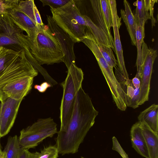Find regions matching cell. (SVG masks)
<instances>
[{
	"label": "cell",
	"instance_id": "obj_28",
	"mask_svg": "<svg viewBox=\"0 0 158 158\" xmlns=\"http://www.w3.org/2000/svg\"><path fill=\"white\" fill-rule=\"evenodd\" d=\"M70 0H40L43 6H48L50 8L56 9L60 8L68 3Z\"/></svg>",
	"mask_w": 158,
	"mask_h": 158
},
{
	"label": "cell",
	"instance_id": "obj_17",
	"mask_svg": "<svg viewBox=\"0 0 158 158\" xmlns=\"http://www.w3.org/2000/svg\"><path fill=\"white\" fill-rule=\"evenodd\" d=\"M92 11L93 17L96 24L95 25L108 38L111 43L114 46V39L110 29L107 27L103 14L99 0L89 1Z\"/></svg>",
	"mask_w": 158,
	"mask_h": 158
},
{
	"label": "cell",
	"instance_id": "obj_10",
	"mask_svg": "<svg viewBox=\"0 0 158 158\" xmlns=\"http://www.w3.org/2000/svg\"><path fill=\"white\" fill-rule=\"evenodd\" d=\"M111 13L113 28L114 33V41L117 58L118 68L122 77L126 80L129 79L128 74L125 67L123 50L120 40L119 29L121 25V18L118 16L117 10L116 1L108 0Z\"/></svg>",
	"mask_w": 158,
	"mask_h": 158
},
{
	"label": "cell",
	"instance_id": "obj_5",
	"mask_svg": "<svg viewBox=\"0 0 158 158\" xmlns=\"http://www.w3.org/2000/svg\"><path fill=\"white\" fill-rule=\"evenodd\" d=\"M52 18L67 33L74 43L81 42L89 30L87 22L76 6L73 0L56 9L50 8Z\"/></svg>",
	"mask_w": 158,
	"mask_h": 158
},
{
	"label": "cell",
	"instance_id": "obj_25",
	"mask_svg": "<svg viewBox=\"0 0 158 158\" xmlns=\"http://www.w3.org/2000/svg\"><path fill=\"white\" fill-rule=\"evenodd\" d=\"M34 158H58L59 152L56 144L44 147L40 152H33Z\"/></svg>",
	"mask_w": 158,
	"mask_h": 158
},
{
	"label": "cell",
	"instance_id": "obj_23",
	"mask_svg": "<svg viewBox=\"0 0 158 158\" xmlns=\"http://www.w3.org/2000/svg\"><path fill=\"white\" fill-rule=\"evenodd\" d=\"M22 149L19 137L15 135L8 137L3 151L6 154V158H18Z\"/></svg>",
	"mask_w": 158,
	"mask_h": 158
},
{
	"label": "cell",
	"instance_id": "obj_13",
	"mask_svg": "<svg viewBox=\"0 0 158 158\" xmlns=\"http://www.w3.org/2000/svg\"><path fill=\"white\" fill-rule=\"evenodd\" d=\"M157 2V0H138L134 2L136 6L134 16L137 24L144 28L146 21L151 19L152 27L155 26L156 21L153 16L154 6Z\"/></svg>",
	"mask_w": 158,
	"mask_h": 158
},
{
	"label": "cell",
	"instance_id": "obj_22",
	"mask_svg": "<svg viewBox=\"0 0 158 158\" xmlns=\"http://www.w3.org/2000/svg\"><path fill=\"white\" fill-rule=\"evenodd\" d=\"M136 47L137 49V57L136 62L137 73L135 77L141 81L142 74V48L145 37L144 28L137 24L136 31Z\"/></svg>",
	"mask_w": 158,
	"mask_h": 158
},
{
	"label": "cell",
	"instance_id": "obj_7",
	"mask_svg": "<svg viewBox=\"0 0 158 158\" xmlns=\"http://www.w3.org/2000/svg\"><path fill=\"white\" fill-rule=\"evenodd\" d=\"M57 124L51 117L39 118L32 125L23 129L19 137L22 149L34 148L48 137L57 133Z\"/></svg>",
	"mask_w": 158,
	"mask_h": 158
},
{
	"label": "cell",
	"instance_id": "obj_11",
	"mask_svg": "<svg viewBox=\"0 0 158 158\" xmlns=\"http://www.w3.org/2000/svg\"><path fill=\"white\" fill-rule=\"evenodd\" d=\"M8 98L0 104V135H7L14 123L22 101Z\"/></svg>",
	"mask_w": 158,
	"mask_h": 158
},
{
	"label": "cell",
	"instance_id": "obj_33",
	"mask_svg": "<svg viewBox=\"0 0 158 158\" xmlns=\"http://www.w3.org/2000/svg\"><path fill=\"white\" fill-rule=\"evenodd\" d=\"M6 154L2 150H0V158H6Z\"/></svg>",
	"mask_w": 158,
	"mask_h": 158
},
{
	"label": "cell",
	"instance_id": "obj_3",
	"mask_svg": "<svg viewBox=\"0 0 158 158\" xmlns=\"http://www.w3.org/2000/svg\"><path fill=\"white\" fill-rule=\"evenodd\" d=\"M38 72L27 59L24 51L16 52L0 47V100L6 99L2 89L10 82L20 77L36 76Z\"/></svg>",
	"mask_w": 158,
	"mask_h": 158
},
{
	"label": "cell",
	"instance_id": "obj_14",
	"mask_svg": "<svg viewBox=\"0 0 158 158\" xmlns=\"http://www.w3.org/2000/svg\"><path fill=\"white\" fill-rule=\"evenodd\" d=\"M8 14L13 21L26 32L32 43H34L36 38L38 27L31 20L23 13L14 9L10 10Z\"/></svg>",
	"mask_w": 158,
	"mask_h": 158
},
{
	"label": "cell",
	"instance_id": "obj_26",
	"mask_svg": "<svg viewBox=\"0 0 158 158\" xmlns=\"http://www.w3.org/2000/svg\"><path fill=\"white\" fill-rule=\"evenodd\" d=\"M102 11L108 27H113L112 19L108 0H99Z\"/></svg>",
	"mask_w": 158,
	"mask_h": 158
},
{
	"label": "cell",
	"instance_id": "obj_16",
	"mask_svg": "<svg viewBox=\"0 0 158 158\" xmlns=\"http://www.w3.org/2000/svg\"><path fill=\"white\" fill-rule=\"evenodd\" d=\"M130 136L132 148L142 156L145 158H149L139 122H137L132 126L130 131Z\"/></svg>",
	"mask_w": 158,
	"mask_h": 158
},
{
	"label": "cell",
	"instance_id": "obj_20",
	"mask_svg": "<svg viewBox=\"0 0 158 158\" xmlns=\"http://www.w3.org/2000/svg\"><path fill=\"white\" fill-rule=\"evenodd\" d=\"M140 126L146 142L149 158H158V134L154 132L144 123H140Z\"/></svg>",
	"mask_w": 158,
	"mask_h": 158
},
{
	"label": "cell",
	"instance_id": "obj_4",
	"mask_svg": "<svg viewBox=\"0 0 158 158\" xmlns=\"http://www.w3.org/2000/svg\"><path fill=\"white\" fill-rule=\"evenodd\" d=\"M35 42L30 47L32 55L40 65L64 62V55L56 38L48 25L37 26Z\"/></svg>",
	"mask_w": 158,
	"mask_h": 158
},
{
	"label": "cell",
	"instance_id": "obj_18",
	"mask_svg": "<svg viewBox=\"0 0 158 158\" xmlns=\"http://www.w3.org/2000/svg\"><path fill=\"white\" fill-rule=\"evenodd\" d=\"M125 10H121V18L125 23L132 45L136 46V31L137 24L128 2L123 1Z\"/></svg>",
	"mask_w": 158,
	"mask_h": 158
},
{
	"label": "cell",
	"instance_id": "obj_15",
	"mask_svg": "<svg viewBox=\"0 0 158 158\" xmlns=\"http://www.w3.org/2000/svg\"><path fill=\"white\" fill-rule=\"evenodd\" d=\"M115 77L121 85L126 95L127 106L135 109L139 106L138 102L140 96V88H136L132 84L131 80H125L119 73Z\"/></svg>",
	"mask_w": 158,
	"mask_h": 158
},
{
	"label": "cell",
	"instance_id": "obj_24",
	"mask_svg": "<svg viewBox=\"0 0 158 158\" xmlns=\"http://www.w3.org/2000/svg\"><path fill=\"white\" fill-rule=\"evenodd\" d=\"M98 48L103 56L109 66L113 69L118 65L112 49L110 47L102 44L97 43Z\"/></svg>",
	"mask_w": 158,
	"mask_h": 158
},
{
	"label": "cell",
	"instance_id": "obj_27",
	"mask_svg": "<svg viewBox=\"0 0 158 158\" xmlns=\"http://www.w3.org/2000/svg\"><path fill=\"white\" fill-rule=\"evenodd\" d=\"M19 0H0V14H8V11L18 5Z\"/></svg>",
	"mask_w": 158,
	"mask_h": 158
},
{
	"label": "cell",
	"instance_id": "obj_12",
	"mask_svg": "<svg viewBox=\"0 0 158 158\" xmlns=\"http://www.w3.org/2000/svg\"><path fill=\"white\" fill-rule=\"evenodd\" d=\"M34 78L29 76H23L6 84L2 89L6 98L22 100L31 90Z\"/></svg>",
	"mask_w": 158,
	"mask_h": 158
},
{
	"label": "cell",
	"instance_id": "obj_19",
	"mask_svg": "<svg viewBox=\"0 0 158 158\" xmlns=\"http://www.w3.org/2000/svg\"><path fill=\"white\" fill-rule=\"evenodd\" d=\"M158 105L153 104L141 112L138 116L139 122L145 123L154 132L158 134Z\"/></svg>",
	"mask_w": 158,
	"mask_h": 158
},
{
	"label": "cell",
	"instance_id": "obj_9",
	"mask_svg": "<svg viewBox=\"0 0 158 158\" xmlns=\"http://www.w3.org/2000/svg\"><path fill=\"white\" fill-rule=\"evenodd\" d=\"M46 16L47 25L61 46L64 55L63 62L68 69L72 64H75L73 50L75 43L69 35L57 25L52 16L48 15Z\"/></svg>",
	"mask_w": 158,
	"mask_h": 158
},
{
	"label": "cell",
	"instance_id": "obj_8",
	"mask_svg": "<svg viewBox=\"0 0 158 158\" xmlns=\"http://www.w3.org/2000/svg\"><path fill=\"white\" fill-rule=\"evenodd\" d=\"M157 56L156 50L149 48L144 41L142 48V74L138 102L139 106L148 100L153 65Z\"/></svg>",
	"mask_w": 158,
	"mask_h": 158
},
{
	"label": "cell",
	"instance_id": "obj_34",
	"mask_svg": "<svg viewBox=\"0 0 158 158\" xmlns=\"http://www.w3.org/2000/svg\"><path fill=\"white\" fill-rule=\"evenodd\" d=\"M1 138V137L0 135V150H1V142H0Z\"/></svg>",
	"mask_w": 158,
	"mask_h": 158
},
{
	"label": "cell",
	"instance_id": "obj_2",
	"mask_svg": "<svg viewBox=\"0 0 158 158\" xmlns=\"http://www.w3.org/2000/svg\"><path fill=\"white\" fill-rule=\"evenodd\" d=\"M24 31L8 14H0V47L16 52L24 51L27 59L34 69L42 75L46 70L40 65L31 53V41L23 33Z\"/></svg>",
	"mask_w": 158,
	"mask_h": 158
},
{
	"label": "cell",
	"instance_id": "obj_32",
	"mask_svg": "<svg viewBox=\"0 0 158 158\" xmlns=\"http://www.w3.org/2000/svg\"><path fill=\"white\" fill-rule=\"evenodd\" d=\"M131 82L135 88L138 89L140 88L141 81L139 78L135 77L131 80Z\"/></svg>",
	"mask_w": 158,
	"mask_h": 158
},
{
	"label": "cell",
	"instance_id": "obj_6",
	"mask_svg": "<svg viewBox=\"0 0 158 158\" xmlns=\"http://www.w3.org/2000/svg\"><path fill=\"white\" fill-rule=\"evenodd\" d=\"M84 73L81 69L75 64H72L68 69L67 77L61 83L63 94L60 107V121L59 130L64 129L71 118L76 95L82 87Z\"/></svg>",
	"mask_w": 158,
	"mask_h": 158
},
{
	"label": "cell",
	"instance_id": "obj_1",
	"mask_svg": "<svg viewBox=\"0 0 158 158\" xmlns=\"http://www.w3.org/2000/svg\"><path fill=\"white\" fill-rule=\"evenodd\" d=\"M98 112L91 98L82 87L76 96L71 118L67 126L57 132L55 139L59 154L62 155L77 152L80 144L95 123Z\"/></svg>",
	"mask_w": 158,
	"mask_h": 158
},
{
	"label": "cell",
	"instance_id": "obj_21",
	"mask_svg": "<svg viewBox=\"0 0 158 158\" xmlns=\"http://www.w3.org/2000/svg\"><path fill=\"white\" fill-rule=\"evenodd\" d=\"M14 9L27 15L37 26L44 24L33 0H19L18 5Z\"/></svg>",
	"mask_w": 158,
	"mask_h": 158
},
{
	"label": "cell",
	"instance_id": "obj_31",
	"mask_svg": "<svg viewBox=\"0 0 158 158\" xmlns=\"http://www.w3.org/2000/svg\"><path fill=\"white\" fill-rule=\"evenodd\" d=\"M18 158H34L33 152H30L28 149H22Z\"/></svg>",
	"mask_w": 158,
	"mask_h": 158
},
{
	"label": "cell",
	"instance_id": "obj_35",
	"mask_svg": "<svg viewBox=\"0 0 158 158\" xmlns=\"http://www.w3.org/2000/svg\"><path fill=\"white\" fill-rule=\"evenodd\" d=\"M1 101H0V104L1 103Z\"/></svg>",
	"mask_w": 158,
	"mask_h": 158
},
{
	"label": "cell",
	"instance_id": "obj_29",
	"mask_svg": "<svg viewBox=\"0 0 158 158\" xmlns=\"http://www.w3.org/2000/svg\"><path fill=\"white\" fill-rule=\"evenodd\" d=\"M112 139V149L117 152L123 158H129L128 155L120 146L117 138L115 136H113Z\"/></svg>",
	"mask_w": 158,
	"mask_h": 158
},
{
	"label": "cell",
	"instance_id": "obj_30",
	"mask_svg": "<svg viewBox=\"0 0 158 158\" xmlns=\"http://www.w3.org/2000/svg\"><path fill=\"white\" fill-rule=\"evenodd\" d=\"M51 87H52L51 85L46 81L42 82L40 85H35L34 86V88L39 92L43 93L45 92L48 88Z\"/></svg>",
	"mask_w": 158,
	"mask_h": 158
}]
</instances>
